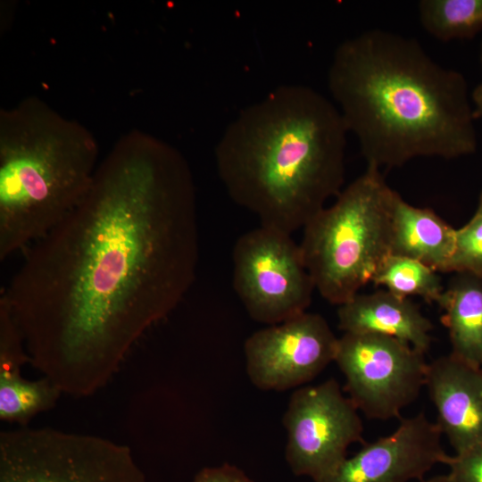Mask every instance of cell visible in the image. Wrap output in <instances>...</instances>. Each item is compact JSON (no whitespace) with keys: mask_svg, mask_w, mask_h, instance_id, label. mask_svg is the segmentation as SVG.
Returning <instances> with one entry per match:
<instances>
[{"mask_svg":"<svg viewBox=\"0 0 482 482\" xmlns=\"http://www.w3.org/2000/svg\"><path fill=\"white\" fill-rule=\"evenodd\" d=\"M198 261L187 161L132 130L99 162L78 207L25 250L1 297L29 362L62 394L88 396L182 301Z\"/></svg>","mask_w":482,"mask_h":482,"instance_id":"obj_1","label":"cell"},{"mask_svg":"<svg viewBox=\"0 0 482 482\" xmlns=\"http://www.w3.org/2000/svg\"><path fill=\"white\" fill-rule=\"evenodd\" d=\"M328 87L367 166L381 170L476 151L465 78L414 38L374 29L344 40L333 54Z\"/></svg>","mask_w":482,"mask_h":482,"instance_id":"obj_2","label":"cell"},{"mask_svg":"<svg viewBox=\"0 0 482 482\" xmlns=\"http://www.w3.org/2000/svg\"><path fill=\"white\" fill-rule=\"evenodd\" d=\"M347 133L331 100L281 85L226 127L214 152L219 178L262 226L292 235L342 191Z\"/></svg>","mask_w":482,"mask_h":482,"instance_id":"obj_3","label":"cell"},{"mask_svg":"<svg viewBox=\"0 0 482 482\" xmlns=\"http://www.w3.org/2000/svg\"><path fill=\"white\" fill-rule=\"evenodd\" d=\"M93 133L42 99L0 111V260L44 237L87 196L99 164Z\"/></svg>","mask_w":482,"mask_h":482,"instance_id":"obj_4","label":"cell"},{"mask_svg":"<svg viewBox=\"0 0 482 482\" xmlns=\"http://www.w3.org/2000/svg\"><path fill=\"white\" fill-rule=\"evenodd\" d=\"M396 194L380 170L367 166L303 227L304 263L328 303L339 306L359 294L390 254Z\"/></svg>","mask_w":482,"mask_h":482,"instance_id":"obj_5","label":"cell"},{"mask_svg":"<svg viewBox=\"0 0 482 482\" xmlns=\"http://www.w3.org/2000/svg\"><path fill=\"white\" fill-rule=\"evenodd\" d=\"M0 482H146L126 445L52 428L0 433Z\"/></svg>","mask_w":482,"mask_h":482,"instance_id":"obj_6","label":"cell"},{"mask_svg":"<svg viewBox=\"0 0 482 482\" xmlns=\"http://www.w3.org/2000/svg\"><path fill=\"white\" fill-rule=\"evenodd\" d=\"M232 262L234 289L253 320L279 324L310 306L315 287L292 235L260 225L237 238Z\"/></svg>","mask_w":482,"mask_h":482,"instance_id":"obj_7","label":"cell"},{"mask_svg":"<svg viewBox=\"0 0 482 482\" xmlns=\"http://www.w3.org/2000/svg\"><path fill=\"white\" fill-rule=\"evenodd\" d=\"M424 354L391 337L344 333L334 362L358 411L369 419L387 420L399 418L425 387L428 363Z\"/></svg>","mask_w":482,"mask_h":482,"instance_id":"obj_8","label":"cell"},{"mask_svg":"<svg viewBox=\"0 0 482 482\" xmlns=\"http://www.w3.org/2000/svg\"><path fill=\"white\" fill-rule=\"evenodd\" d=\"M287 432L286 461L296 476L318 482L347 457L348 447L363 441V425L351 399L330 378L304 386L291 395L283 416Z\"/></svg>","mask_w":482,"mask_h":482,"instance_id":"obj_9","label":"cell"},{"mask_svg":"<svg viewBox=\"0 0 482 482\" xmlns=\"http://www.w3.org/2000/svg\"><path fill=\"white\" fill-rule=\"evenodd\" d=\"M337 343L324 317L305 312L257 330L245 340L246 373L262 390L297 387L335 361Z\"/></svg>","mask_w":482,"mask_h":482,"instance_id":"obj_10","label":"cell"},{"mask_svg":"<svg viewBox=\"0 0 482 482\" xmlns=\"http://www.w3.org/2000/svg\"><path fill=\"white\" fill-rule=\"evenodd\" d=\"M437 425L423 412L402 419L396 429L364 446L318 482H408L446 464Z\"/></svg>","mask_w":482,"mask_h":482,"instance_id":"obj_11","label":"cell"},{"mask_svg":"<svg viewBox=\"0 0 482 482\" xmlns=\"http://www.w3.org/2000/svg\"><path fill=\"white\" fill-rule=\"evenodd\" d=\"M425 387L455 453L482 445V368L440 356L428 364Z\"/></svg>","mask_w":482,"mask_h":482,"instance_id":"obj_12","label":"cell"},{"mask_svg":"<svg viewBox=\"0 0 482 482\" xmlns=\"http://www.w3.org/2000/svg\"><path fill=\"white\" fill-rule=\"evenodd\" d=\"M338 328L344 333L391 337L425 353L431 345L433 325L410 298L386 289L357 294L338 306Z\"/></svg>","mask_w":482,"mask_h":482,"instance_id":"obj_13","label":"cell"},{"mask_svg":"<svg viewBox=\"0 0 482 482\" xmlns=\"http://www.w3.org/2000/svg\"><path fill=\"white\" fill-rule=\"evenodd\" d=\"M456 229L434 211L395 198L390 254L419 261L436 272H446L455 245Z\"/></svg>","mask_w":482,"mask_h":482,"instance_id":"obj_14","label":"cell"},{"mask_svg":"<svg viewBox=\"0 0 482 482\" xmlns=\"http://www.w3.org/2000/svg\"><path fill=\"white\" fill-rule=\"evenodd\" d=\"M437 304L452 345L451 353L482 368V277L456 273Z\"/></svg>","mask_w":482,"mask_h":482,"instance_id":"obj_15","label":"cell"},{"mask_svg":"<svg viewBox=\"0 0 482 482\" xmlns=\"http://www.w3.org/2000/svg\"><path fill=\"white\" fill-rule=\"evenodd\" d=\"M61 391L46 378L29 381L21 369L0 367V419L25 425L36 414L53 408Z\"/></svg>","mask_w":482,"mask_h":482,"instance_id":"obj_16","label":"cell"},{"mask_svg":"<svg viewBox=\"0 0 482 482\" xmlns=\"http://www.w3.org/2000/svg\"><path fill=\"white\" fill-rule=\"evenodd\" d=\"M422 28L440 41L473 37L482 30V0H420Z\"/></svg>","mask_w":482,"mask_h":482,"instance_id":"obj_17","label":"cell"},{"mask_svg":"<svg viewBox=\"0 0 482 482\" xmlns=\"http://www.w3.org/2000/svg\"><path fill=\"white\" fill-rule=\"evenodd\" d=\"M371 282L402 297L420 296L436 303L445 288L433 269L414 259L393 254L383 260Z\"/></svg>","mask_w":482,"mask_h":482,"instance_id":"obj_18","label":"cell"},{"mask_svg":"<svg viewBox=\"0 0 482 482\" xmlns=\"http://www.w3.org/2000/svg\"><path fill=\"white\" fill-rule=\"evenodd\" d=\"M446 272L482 277V215L475 213L456 229L454 251Z\"/></svg>","mask_w":482,"mask_h":482,"instance_id":"obj_19","label":"cell"},{"mask_svg":"<svg viewBox=\"0 0 482 482\" xmlns=\"http://www.w3.org/2000/svg\"><path fill=\"white\" fill-rule=\"evenodd\" d=\"M445 465L453 482H482V445L450 455Z\"/></svg>","mask_w":482,"mask_h":482,"instance_id":"obj_20","label":"cell"},{"mask_svg":"<svg viewBox=\"0 0 482 482\" xmlns=\"http://www.w3.org/2000/svg\"><path fill=\"white\" fill-rule=\"evenodd\" d=\"M192 482H253L237 466L224 463L199 470Z\"/></svg>","mask_w":482,"mask_h":482,"instance_id":"obj_21","label":"cell"},{"mask_svg":"<svg viewBox=\"0 0 482 482\" xmlns=\"http://www.w3.org/2000/svg\"><path fill=\"white\" fill-rule=\"evenodd\" d=\"M471 103L475 119L482 118V82L473 90Z\"/></svg>","mask_w":482,"mask_h":482,"instance_id":"obj_22","label":"cell"},{"mask_svg":"<svg viewBox=\"0 0 482 482\" xmlns=\"http://www.w3.org/2000/svg\"><path fill=\"white\" fill-rule=\"evenodd\" d=\"M422 482H453L449 474L434 476Z\"/></svg>","mask_w":482,"mask_h":482,"instance_id":"obj_23","label":"cell"},{"mask_svg":"<svg viewBox=\"0 0 482 482\" xmlns=\"http://www.w3.org/2000/svg\"><path fill=\"white\" fill-rule=\"evenodd\" d=\"M475 213L482 215V193L479 196L478 208Z\"/></svg>","mask_w":482,"mask_h":482,"instance_id":"obj_24","label":"cell"},{"mask_svg":"<svg viewBox=\"0 0 482 482\" xmlns=\"http://www.w3.org/2000/svg\"><path fill=\"white\" fill-rule=\"evenodd\" d=\"M480 62L482 65V43H481V47H480Z\"/></svg>","mask_w":482,"mask_h":482,"instance_id":"obj_25","label":"cell"}]
</instances>
